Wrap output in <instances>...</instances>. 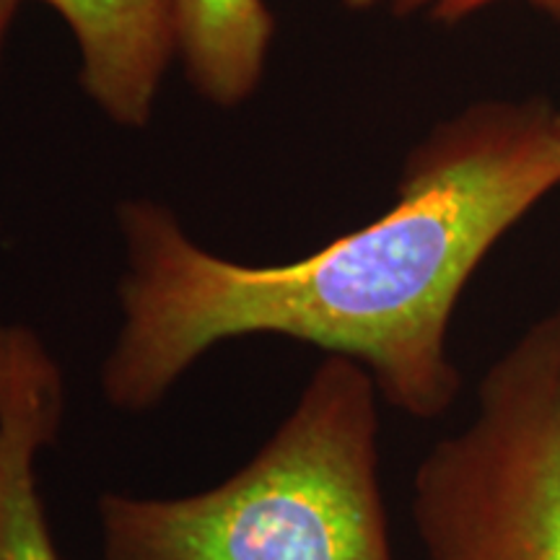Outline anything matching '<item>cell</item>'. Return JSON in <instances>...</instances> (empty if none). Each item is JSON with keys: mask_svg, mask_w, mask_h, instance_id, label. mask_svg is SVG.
Wrapping results in <instances>:
<instances>
[{"mask_svg": "<svg viewBox=\"0 0 560 560\" xmlns=\"http://www.w3.org/2000/svg\"><path fill=\"white\" fill-rule=\"evenodd\" d=\"M380 397L361 363L325 355L226 480L185 495L104 493L102 560H395Z\"/></svg>", "mask_w": 560, "mask_h": 560, "instance_id": "obj_2", "label": "cell"}, {"mask_svg": "<svg viewBox=\"0 0 560 560\" xmlns=\"http://www.w3.org/2000/svg\"><path fill=\"white\" fill-rule=\"evenodd\" d=\"M21 3H24V0H0V55H3L5 37H9V30L13 19H16Z\"/></svg>", "mask_w": 560, "mask_h": 560, "instance_id": "obj_8", "label": "cell"}, {"mask_svg": "<svg viewBox=\"0 0 560 560\" xmlns=\"http://www.w3.org/2000/svg\"><path fill=\"white\" fill-rule=\"evenodd\" d=\"M174 58L202 100L240 107L260 86L276 34L265 0H172Z\"/></svg>", "mask_w": 560, "mask_h": 560, "instance_id": "obj_6", "label": "cell"}, {"mask_svg": "<svg viewBox=\"0 0 560 560\" xmlns=\"http://www.w3.org/2000/svg\"><path fill=\"white\" fill-rule=\"evenodd\" d=\"M556 128H558V136H560V109L556 112Z\"/></svg>", "mask_w": 560, "mask_h": 560, "instance_id": "obj_10", "label": "cell"}, {"mask_svg": "<svg viewBox=\"0 0 560 560\" xmlns=\"http://www.w3.org/2000/svg\"><path fill=\"white\" fill-rule=\"evenodd\" d=\"M66 418L62 366L32 327L0 325V560H60L39 459Z\"/></svg>", "mask_w": 560, "mask_h": 560, "instance_id": "obj_4", "label": "cell"}, {"mask_svg": "<svg viewBox=\"0 0 560 560\" xmlns=\"http://www.w3.org/2000/svg\"><path fill=\"white\" fill-rule=\"evenodd\" d=\"M392 3L400 13H425L433 21L457 24V21L488 9V5L503 3V0H392ZM527 3L560 21V0H527Z\"/></svg>", "mask_w": 560, "mask_h": 560, "instance_id": "obj_7", "label": "cell"}, {"mask_svg": "<svg viewBox=\"0 0 560 560\" xmlns=\"http://www.w3.org/2000/svg\"><path fill=\"white\" fill-rule=\"evenodd\" d=\"M66 21L79 81L120 128H145L174 60L172 0H39Z\"/></svg>", "mask_w": 560, "mask_h": 560, "instance_id": "obj_5", "label": "cell"}, {"mask_svg": "<svg viewBox=\"0 0 560 560\" xmlns=\"http://www.w3.org/2000/svg\"><path fill=\"white\" fill-rule=\"evenodd\" d=\"M340 3L353 11H366V9H374V5H380L382 0H340Z\"/></svg>", "mask_w": 560, "mask_h": 560, "instance_id": "obj_9", "label": "cell"}, {"mask_svg": "<svg viewBox=\"0 0 560 560\" xmlns=\"http://www.w3.org/2000/svg\"><path fill=\"white\" fill-rule=\"evenodd\" d=\"M556 187V112L480 102L416 145L387 213L291 262L229 260L164 202L125 200L122 319L102 363L104 400L151 410L215 346L276 335L361 363L408 418H441L462 392L450 355L462 291Z\"/></svg>", "mask_w": 560, "mask_h": 560, "instance_id": "obj_1", "label": "cell"}, {"mask_svg": "<svg viewBox=\"0 0 560 560\" xmlns=\"http://www.w3.org/2000/svg\"><path fill=\"white\" fill-rule=\"evenodd\" d=\"M429 560H560V304L482 374L470 423L418 462Z\"/></svg>", "mask_w": 560, "mask_h": 560, "instance_id": "obj_3", "label": "cell"}]
</instances>
